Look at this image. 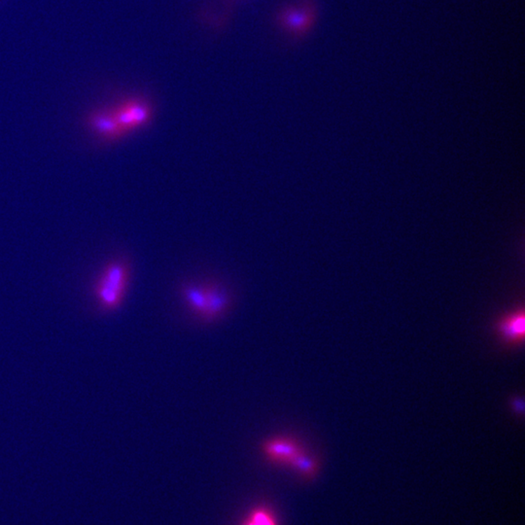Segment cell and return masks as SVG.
<instances>
[{
    "mask_svg": "<svg viewBox=\"0 0 525 525\" xmlns=\"http://www.w3.org/2000/svg\"><path fill=\"white\" fill-rule=\"evenodd\" d=\"M243 525H278L275 514L267 508H256L248 514Z\"/></svg>",
    "mask_w": 525,
    "mask_h": 525,
    "instance_id": "9",
    "label": "cell"
},
{
    "mask_svg": "<svg viewBox=\"0 0 525 525\" xmlns=\"http://www.w3.org/2000/svg\"><path fill=\"white\" fill-rule=\"evenodd\" d=\"M203 285L205 295V310L203 319L205 321H214L228 311L230 295L218 283L207 282Z\"/></svg>",
    "mask_w": 525,
    "mask_h": 525,
    "instance_id": "5",
    "label": "cell"
},
{
    "mask_svg": "<svg viewBox=\"0 0 525 525\" xmlns=\"http://www.w3.org/2000/svg\"><path fill=\"white\" fill-rule=\"evenodd\" d=\"M313 18L315 16L310 9L288 8L281 14L280 21L286 29L296 34H301L310 29Z\"/></svg>",
    "mask_w": 525,
    "mask_h": 525,
    "instance_id": "6",
    "label": "cell"
},
{
    "mask_svg": "<svg viewBox=\"0 0 525 525\" xmlns=\"http://www.w3.org/2000/svg\"><path fill=\"white\" fill-rule=\"evenodd\" d=\"M183 298L189 306L190 310L203 319L205 310V295L203 285H197L190 283L185 285L182 289Z\"/></svg>",
    "mask_w": 525,
    "mask_h": 525,
    "instance_id": "8",
    "label": "cell"
},
{
    "mask_svg": "<svg viewBox=\"0 0 525 525\" xmlns=\"http://www.w3.org/2000/svg\"><path fill=\"white\" fill-rule=\"evenodd\" d=\"M87 125L97 137L107 142L119 140L125 135L118 125L112 110L100 109L90 112L87 117Z\"/></svg>",
    "mask_w": 525,
    "mask_h": 525,
    "instance_id": "4",
    "label": "cell"
},
{
    "mask_svg": "<svg viewBox=\"0 0 525 525\" xmlns=\"http://www.w3.org/2000/svg\"><path fill=\"white\" fill-rule=\"evenodd\" d=\"M112 113L125 135L144 127L152 116L149 105L139 100H127L112 109Z\"/></svg>",
    "mask_w": 525,
    "mask_h": 525,
    "instance_id": "3",
    "label": "cell"
},
{
    "mask_svg": "<svg viewBox=\"0 0 525 525\" xmlns=\"http://www.w3.org/2000/svg\"><path fill=\"white\" fill-rule=\"evenodd\" d=\"M261 451L271 463L288 467H292L308 452L297 439L291 436L271 437L261 444Z\"/></svg>",
    "mask_w": 525,
    "mask_h": 525,
    "instance_id": "2",
    "label": "cell"
},
{
    "mask_svg": "<svg viewBox=\"0 0 525 525\" xmlns=\"http://www.w3.org/2000/svg\"><path fill=\"white\" fill-rule=\"evenodd\" d=\"M524 311H517V313H512L508 318L503 319L501 325H500V330H501L502 335L509 341H517L521 340L524 336Z\"/></svg>",
    "mask_w": 525,
    "mask_h": 525,
    "instance_id": "7",
    "label": "cell"
},
{
    "mask_svg": "<svg viewBox=\"0 0 525 525\" xmlns=\"http://www.w3.org/2000/svg\"><path fill=\"white\" fill-rule=\"evenodd\" d=\"M130 278V266L124 261L114 260L104 266L94 285L95 303L100 310L110 313L120 308Z\"/></svg>",
    "mask_w": 525,
    "mask_h": 525,
    "instance_id": "1",
    "label": "cell"
}]
</instances>
